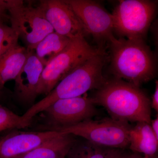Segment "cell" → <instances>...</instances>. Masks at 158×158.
<instances>
[{"label":"cell","mask_w":158,"mask_h":158,"mask_svg":"<svg viewBox=\"0 0 158 158\" xmlns=\"http://www.w3.org/2000/svg\"><path fill=\"white\" fill-rule=\"evenodd\" d=\"M56 131L27 132L14 130L0 138V158H16L60 135Z\"/></svg>","instance_id":"8fae6325"},{"label":"cell","mask_w":158,"mask_h":158,"mask_svg":"<svg viewBox=\"0 0 158 158\" xmlns=\"http://www.w3.org/2000/svg\"><path fill=\"white\" fill-rule=\"evenodd\" d=\"M31 123L0 104V133L9 130L25 128L30 126Z\"/></svg>","instance_id":"ac0fdd59"},{"label":"cell","mask_w":158,"mask_h":158,"mask_svg":"<svg viewBox=\"0 0 158 158\" xmlns=\"http://www.w3.org/2000/svg\"><path fill=\"white\" fill-rule=\"evenodd\" d=\"M151 127L156 138L158 140V115L155 119L151 120Z\"/></svg>","instance_id":"603a6c76"},{"label":"cell","mask_w":158,"mask_h":158,"mask_svg":"<svg viewBox=\"0 0 158 158\" xmlns=\"http://www.w3.org/2000/svg\"><path fill=\"white\" fill-rule=\"evenodd\" d=\"M131 127L129 123L110 117L97 120L90 118L56 131L62 134L82 137L100 147L123 149L129 145V132Z\"/></svg>","instance_id":"52a82bcc"},{"label":"cell","mask_w":158,"mask_h":158,"mask_svg":"<svg viewBox=\"0 0 158 158\" xmlns=\"http://www.w3.org/2000/svg\"><path fill=\"white\" fill-rule=\"evenodd\" d=\"M127 155L123 149H113L108 158H126Z\"/></svg>","instance_id":"7402d4cb"},{"label":"cell","mask_w":158,"mask_h":158,"mask_svg":"<svg viewBox=\"0 0 158 158\" xmlns=\"http://www.w3.org/2000/svg\"><path fill=\"white\" fill-rule=\"evenodd\" d=\"M8 13L11 27L29 51L34 50L42 40L54 31L36 2L9 0Z\"/></svg>","instance_id":"8992f818"},{"label":"cell","mask_w":158,"mask_h":158,"mask_svg":"<svg viewBox=\"0 0 158 158\" xmlns=\"http://www.w3.org/2000/svg\"><path fill=\"white\" fill-rule=\"evenodd\" d=\"M81 20L88 36L97 44V47L106 50L116 42L113 20L110 14L99 3L91 0H65Z\"/></svg>","instance_id":"ba28073f"},{"label":"cell","mask_w":158,"mask_h":158,"mask_svg":"<svg viewBox=\"0 0 158 158\" xmlns=\"http://www.w3.org/2000/svg\"><path fill=\"white\" fill-rule=\"evenodd\" d=\"M52 131L69 127L92 118L98 111L90 97L85 94L77 97L58 100L44 111Z\"/></svg>","instance_id":"9c48e42d"},{"label":"cell","mask_w":158,"mask_h":158,"mask_svg":"<svg viewBox=\"0 0 158 158\" xmlns=\"http://www.w3.org/2000/svg\"><path fill=\"white\" fill-rule=\"evenodd\" d=\"M151 107L154 109L157 113L158 112V82H155V89L154 93L152 95V99L151 101Z\"/></svg>","instance_id":"44dd1931"},{"label":"cell","mask_w":158,"mask_h":158,"mask_svg":"<svg viewBox=\"0 0 158 158\" xmlns=\"http://www.w3.org/2000/svg\"><path fill=\"white\" fill-rule=\"evenodd\" d=\"M29 51L19 44L10 49L0 58V87L15 80L25 62Z\"/></svg>","instance_id":"9a60e30c"},{"label":"cell","mask_w":158,"mask_h":158,"mask_svg":"<svg viewBox=\"0 0 158 158\" xmlns=\"http://www.w3.org/2000/svg\"><path fill=\"white\" fill-rule=\"evenodd\" d=\"M71 40L54 31L38 43L34 50L35 55L45 67L68 46Z\"/></svg>","instance_id":"2e32d148"},{"label":"cell","mask_w":158,"mask_h":158,"mask_svg":"<svg viewBox=\"0 0 158 158\" xmlns=\"http://www.w3.org/2000/svg\"><path fill=\"white\" fill-rule=\"evenodd\" d=\"M158 2L121 0L112 12L113 31L119 38L144 39L156 14Z\"/></svg>","instance_id":"5b68a950"},{"label":"cell","mask_w":158,"mask_h":158,"mask_svg":"<svg viewBox=\"0 0 158 158\" xmlns=\"http://www.w3.org/2000/svg\"><path fill=\"white\" fill-rule=\"evenodd\" d=\"M126 158H158L157 155L154 156L148 157L142 155L140 154L134 153L127 154Z\"/></svg>","instance_id":"cb8c5ba5"},{"label":"cell","mask_w":158,"mask_h":158,"mask_svg":"<svg viewBox=\"0 0 158 158\" xmlns=\"http://www.w3.org/2000/svg\"><path fill=\"white\" fill-rule=\"evenodd\" d=\"M5 94V88H2L0 87V99L4 96Z\"/></svg>","instance_id":"d4e9b609"},{"label":"cell","mask_w":158,"mask_h":158,"mask_svg":"<svg viewBox=\"0 0 158 158\" xmlns=\"http://www.w3.org/2000/svg\"><path fill=\"white\" fill-rule=\"evenodd\" d=\"M18 36L11 27L0 25V58L18 44Z\"/></svg>","instance_id":"d6986e66"},{"label":"cell","mask_w":158,"mask_h":158,"mask_svg":"<svg viewBox=\"0 0 158 158\" xmlns=\"http://www.w3.org/2000/svg\"><path fill=\"white\" fill-rule=\"evenodd\" d=\"M37 4L56 33L71 40L88 36L81 20L65 0H40Z\"/></svg>","instance_id":"30bf717a"},{"label":"cell","mask_w":158,"mask_h":158,"mask_svg":"<svg viewBox=\"0 0 158 158\" xmlns=\"http://www.w3.org/2000/svg\"><path fill=\"white\" fill-rule=\"evenodd\" d=\"M113 149L98 146L87 140L76 141L66 158H108Z\"/></svg>","instance_id":"e0dca14e"},{"label":"cell","mask_w":158,"mask_h":158,"mask_svg":"<svg viewBox=\"0 0 158 158\" xmlns=\"http://www.w3.org/2000/svg\"><path fill=\"white\" fill-rule=\"evenodd\" d=\"M107 55L106 52L96 54L79 65L45 98L29 108L22 116L24 119L31 121L34 116L58 100L82 96L89 90L98 89L107 80L103 75V70Z\"/></svg>","instance_id":"3957f363"},{"label":"cell","mask_w":158,"mask_h":158,"mask_svg":"<svg viewBox=\"0 0 158 158\" xmlns=\"http://www.w3.org/2000/svg\"><path fill=\"white\" fill-rule=\"evenodd\" d=\"M129 140L128 147L133 152L148 157L157 155L158 140L149 123L141 122L131 127L129 132Z\"/></svg>","instance_id":"4fadbf2b"},{"label":"cell","mask_w":158,"mask_h":158,"mask_svg":"<svg viewBox=\"0 0 158 158\" xmlns=\"http://www.w3.org/2000/svg\"><path fill=\"white\" fill-rule=\"evenodd\" d=\"M44 68L34 51H29L23 66L14 80L13 94L19 101L25 104L34 105L37 96V86Z\"/></svg>","instance_id":"7c38bea8"},{"label":"cell","mask_w":158,"mask_h":158,"mask_svg":"<svg viewBox=\"0 0 158 158\" xmlns=\"http://www.w3.org/2000/svg\"><path fill=\"white\" fill-rule=\"evenodd\" d=\"M105 52L90 45L84 37L72 40L68 46L44 67L37 86V96L48 95L79 65L90 57Z\"/></svg>","instance_id":"277c9868"},{"label":"cell","mask_w":158,"mask_h":158,"mask_svg":"<svg viewBox=\"0 0 158 158\" xmlns=\"http://www.w3.org/2000/svg\"><path fill=\"white\" fill-rule=\"evenodd\" d=\"M73 136L60 133L56 137L16 158H65L77 141Z\"/></svg>","instance_id":"5bb4252c"},{"label":"cell","mask_w":158,"mask_h":158,"mask_svg":"<svg viewBox=\"0 0 158 158\" xmlns=\"http://www.w3.org/2000/svg\"><path fill=\"white\" fill-rule=\"evenodd\" d=\"M109 48L110 70L114 77L139 87L155 77L156 57L144 39L121 37Z\"/></svg>","instance_id":"7a4b0ae2"},{"label":"cell","mask_w":158,"mask_h":158,"mask_svg":"<svg viewBox=\"0 0 158 158\" xmlns=\"http://www.w3.org/2000/svg\"><path fill=\"white\" fill-rule=\"evenodd\" d=\"M106 110L110 118L123 122L150 124L151 100L140 87L114 77L107 79L90 98Z\"/></svg>","instance_id":"6da1fadb"},{"label":"cell","mask_w":158,"mask_h":158,"mask_svg":"<svg viewBox=\"0 0 158 158\" xmlns=\"http://www.w3.org/2000/svg\"><path fill=\"white\" fill-rule=\"evenodd\" d=\"M9 0H0V25L9 21L8 9Z\"/></svg>","instance_id":"ffe728a7"}]
</instances>
